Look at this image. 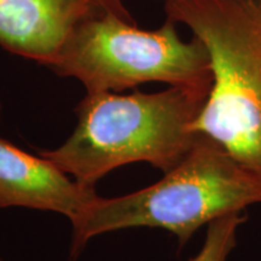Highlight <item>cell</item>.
<instances>
[{
  "instance_id": "cell-3",
  "label": "cell",
  "mask_w": 261,
  "mask_h": 261,
  "mask_svg": "<svg viewBox=\"0 0 261 261\" xmlns=\"http://www.w3.org/2000/svg\"><path fill=\"white\" fill-rule=\"evenodd\" d=\"M163 9L211 57L213 85L191 130L261 178V0H166Z\"/></svg>"
},
{
  "instance_id": "cell-10",
  "label": "cell",
  "mask_w": 261,
  "mask_h": 261,
  "mask_svg": "<svg viewBox=\"0 0 261 261\" xmlns=\"http://www.w3.org/2000/svg\"><path fill=\"white\" fill-rule=\"evenodd\" d=\"M0 261H3V260H2V259H0Z\"/></svg>"
},
{
  "instance_id": "cell-4",
  "label": "cell",
  "mask_w": 261,
  "mask_h": 261,
  "mask_svg": "<svg viewBox=\"0 0 261 261\" xmlns=\"http://www.w3.org/2000/svg\"><path fill=\"white\" fill-rule=\"evenodd\" d=\"M47 68L77 79L87 92H119L145 83L211 92L213 85L207 47L196 37L182 40L169 18L155 31L113 15L83 22Z\"/></svg>"
},
{
  "instance_id": "cell-8",
  "label": "cell",
  "mask_w": 261,
  "mask_h": 261,
  "mask_svg": "<svg viewBox=\"0 0 261 261\" xmlns=\"http://www.w3.org/2000/svg\"><path fill=\"white\" fill-rule=\"evenodd\" d=\"M0 115H2V104H0Z\"/></svg>"
},
{
  "instance_id": "cell-7",
  "label": "cell",
  "mask_w": 261,
  "mask_h": 261,
  "mask_svg": "<svg viewBox=\"0 0 261 261\" xmlns=\"http://www.w3.org/2000/svg\"><path fill=\"white\" fill-rule=\"evenodd\" d=\"M247 219L246 215L238 212L224 215L208 224L203 247L190 261H227L237 244V230Z\"/></svg>"
},
{
  "instance_id": "cell-1",
  "label": "cell",
  "mask_w": 261,
  "mask_h": 261,
  "mask_svg": "<svg viewBox=\"0 0 261 261\" xmlns=\"http://www.w3.org/2000/svg\"><path fill=\"white\" fill-rule=\"evenodd\" d=\"M210 92L169 86L156 93L87 92L75 108L77 125L67 142L39 155L87 187L113 169L148 162L167 173L190 151L191 123Z\"/></svg>"
},
{
  "instance_id": "cell-5",
  "label": "cell",
  "mask_w": 261,
  "mask_h": 261,
  "mask_svg": "<svg viewBox=\"0 0 261 261\" xmlns=\"http://www.w3.org/2000/svg\"><path fill=\"white\" fill-rule=\"evenodd\" d=\"M109 15L137 24L125 0H0V46L47 67L77 25Z\"/></svg>"
},
{
  "instance_id": "cell-2",
  "label": "cell",
  "mask_w": 261,
  "mask_h": 261,
  "mask_svg": "<svg viewBox=\"0 0 261 261\" xmlns=\"http://www.w3.org/2000/svg\"><path fill=\"white\" fill-rule=\"evenodd\" d=\"M256 203L261 178L198 133L190 151L161 180L121 197L98 196L71 218L70 261H77L92 237L128 227L167 230L182 248L201 226Z\"/></svg>"
},
{
  "instance_id": "cell-9",
  "label": "cell",
  "mask_w": 261,
  "mask_h": 261,
  "mask_svg": "<svg viewBox=\"0 0 261 261\" xmlns=\"http://www.w3.org/2000/svg\"><path fill=\"white\" fill-rule=\"evenodd\" d=\"M158 2H162L163 3V2H166V0H158Z\"/></svg>"
},
{
  "instance_id": "cell-6",
  "label": "cell",
  "mask_w": 261,
  "mask_h": 261,
  "mask_svg": "<svg viewBox=\"0 0 261 261\" xmlns=\"http://www.w3.org/2000/svg\"><path fill=\"white\" fill-rule=\"evenodd\" d=\"M97 197L94 187L71 180L48 159L0 138V208L51 211L71 219Z\"/></svg>"
}]
</instances>
